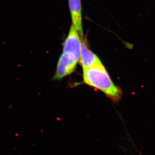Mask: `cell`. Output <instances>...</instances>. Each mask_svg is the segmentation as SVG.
Listing matches in <instances>:
<instances>
[{
	"instance_id": "7a4b0ae2",
	"label": "cell",
	"mask_w": 155,
	"mask_h": 155,
	"mask_svg": "<svg viewBox=\"0 0 155 155\" xmlns=\"http://www.w3.org/2000/svg\"><path fill=\"white\" fill-rule=\"evenodd\" d=\"M84 38L72 25L68 36L63 43V53L61 55L70 64L76 67L81 57V46Z\"/></svg>"
},
{
	"instance_id": "3957f363",
	"label": "cell",
	"mask_w": 155,
	"mask_h": 155,
	"mask_svg": "<svg viewBox=\"0 0 155 155\" xmlns=\"http://www.w3.org/2000/svg\"><path fill=\"white\" fill-rule=\"evenodd\" d=\"M72 25L84 38L82 27V5L81 0H68Z\"/></svg>"
},
{
	"instance_id": "6da1fadb",
	"label": "cell",
	"mask_w": 155,
	"mask_h": 155,
	"mask_svg": "<svg viewBox=\"0 0 155 155\" xmlns=\"http://www.w3.org/2000/svg\"><path fill=\"white\" fill-rule=\"evenodd\" d=\"M83 80L89 86L99 90L114 102H119L123 93L113 82L103 64L83 69Z\"/></svg>"
},
{
	"instance_id": "277c9868",
	"label": "cell",
	"mask_w": 155,
	"mask_h": 155,
	"mask_svg": "<svg viewBox=\"0 0 155 155\" xmlns=\"http://www.w3.org/2000/svg\"><path fill=\"white\" fill-rule=\"evenodd\" d=\"M79 62L83 69L103 64L98 57L88 48L84 39L81 46V57Z\"/></svg>"
}]
</instances>
